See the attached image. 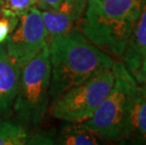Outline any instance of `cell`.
<instances>
[{
    "mask_svg": "<svg viewBox=\"0 0 146 145\" xmlns=\"http://www.w3.org/2000/svg\"><path fill=\"white\" fill-rule=\"evenodd\" d=\"M2 5H3V0H0V13H1V9H2Z\"/></svg>",
    "mask_w": 146,
    "mask_h": 145,
    "instance_id": "18",
    "label": "cell"
},
{
    "mask_svg": "<svg viewBox=\"0 0 146 145\" xmlns=\"http://www.w3.org/2000/svg\"><path fill=\"white\" fill-rule=\"evenodd\" d=\"M114 83L92 118L82 122L104 141H121L125 137L130 103L138 86L123 61L113 65Z\"/></svg>",
    "mask_w": 146,
    "mask_h": 145,
    "instance_id": "4",
    "label": "cell"
},
{
    "mask_svg": "<svg viewBox=\"0 0 146 145\" xmlns=\"http://www.w3.org/2000/svg\"><path fill=\"white\" fill-rule=\"evenodd\" d=\"M29 138L27 125L17 120L0 118V145H26Z\"/></svg>",
    "mask_w": 146,
    "mask_h": 145,
    "instance_id": "12",
    "label": "cell"
},
{
    "mask_svg": "<svg viewBox=\"0 0 146 145\" xmlns=\"http://www.w3.org/2000/svg\"><path fill=\"white\" fill-rule=\"evenodd\" d=\"M88 0H63L54 10H40L47 30L49 42L70 32L79 24Z\"/></svg>",
    "mask_w": 146,
    "mask_h": 145,
    "instance_id": "7",
    "label": "cell"
},
{
    "mask_svg": "<svg viewBox=\"0 0 146 145\" xmlns=\"http://www.w3.org/2000/svg\"><path fill=\"white\" fill-rule=\"evenodd\" d=\"M143 0H88L82 34L111 58L122 60Z\"/></svg>",
    "mask_w": 146,
    "mask_h": 145,
    "instance_id": "2",
    "label": "cell"
},
{
    "mask_svg": "<svg viewBox=\"0 0 146 145\" xmlns=\"http://www.w3.org/2000/svg\"><path fill=\"white\" fill-rule=\"evenodd\" d=\"M63 0H38L37 8L40 10H54L57 9Z\"/></svg>",
    "mask_w": 146,
    "mask_h": 145,
    "instance_id": "17",
    "label": "cell"
},
{
    "mask_svg": "<svg viewBox=\"0 0 146 145\" xmlns=\"http://www.w3.org/2000/svg\"><path fill=\"white\" fill-rule=\"evenodd\" d=\"M133 76L135 77L137 83L146 89V57L142 60L141 66L139 67L138 71Z\"/></svg>",
    "mask_w": 146,
    "mask_h": 145,
    "instance_id": "16",
    "label": "cell"
},
{
    "mask_svg": "<svg viewBox=\"0 0 146 145\" xmlns=\"http://www.w3.org/2000/svg\"><path fill=\"white\" fill-rule=\"evenodd\" d=\"M51 65L49 44L20 69L12 112L27 126L43 122L50 106Z\"/></svg>",
    "mask_w": 146,
    "mask_h": 145,
    "instance_id": "3",
    "label": "cell"
},
{
    "mask_svg": "<svg viewBox=\"0 0 146 145\" xmlns=\"http://www.w3.org/2000/svg\"><path fill=\"white\" fill-rule=\"evenodd\" d=\"M37 5L38 0H3L0 14L19 18Z\"/></svg>",
    "mask_w": 146,
    "mask_h": 145,
    "instance_id": "13",
    "label": "cell"
},
{
    "mask_svg": "<svg viewBox=\"0 0 146 145\" xmlns=\"http://www.w3.org/2000/svg\"><path fill=\"white\" fill-rule=\"evenodd\" d=\"M146 57V0H143L130 40L122 58L123 63L133 75Z\"/></svg>",
    "mask_w": 146,
    "mask_h": 145,
    "instance_id": "10",
    "label": "cell"
},
{
    "mask_svg": "<svg viewBox=\"0 0 146 145\" xmlns=\"http://www.w3.org/2000/svg\"><path fill=\"white\" fill-rule=\"evenodd\" d=\"M113 83V67L95 73L82 83L69 89L52 102L51 115L65 122L87 121L92 118L107 97Z\"/></svg>",
    "mask_w": 146,
    "mask_h": 145,
    "instance_id": "5",
    "label": "cell"
},
{
    "mask_svg": "<svg viewBox=\"0 0 146 145\" xmlns=\"http://www.w3.org/2000/svg\"><path fill=\"white\" fill-rule=\"evenodd\" d=\"M19 18L0 14V44H4L9 36L16 27Z\"/></svg>",
    "mask_w": 146,
    "mask_h": 145,
    "instance_id": "14",
    "label": "cell"
},
{
    "mask_svg": "<svg viewBox=\"0 0 146 145\" xmlns=\"http://www.w3.org/2000/svg\"><path fill=\"white\" fill-rule=\"evenodd\" d=\"M48 44L47 30L37 7L19 17L16 27L4 42L9 56L20 69Z\"/></svg>",
    "mask_w": 146,
    "mask_h": 145,
    "instance_id": "6",
    "label": "cell"
},
{
    "mask_svg": "<svg viewBox=\"0 0 146 145\" xmlns=\"http://www.w3.org/2000/svg\"><path fill=\"white\" fill-rule=\"evenodd\" d=\"M122 142L146 144V89L139 84L130 103Z\"/></svg>",
    "mask_w": 146,
    "mask_h": 145,
    "instance_id": "9",
    "label": "cell"
},
{
    "mask_svg": "<svg viewBox=\"0 0 146 145\" xmlns=\"http://www.w3.org/2000/svg\"><path fill=\"white\" fill-rule=\"evenodd\" d=\"M50 104L69 89L101 71L112 68L113 58L92 44L77 26L49 42Z\"/></svg>",
    "mask_w": 146,
    "mask_h": 145,
    "instance_id": "1",
    "label": "cell"
},
{
    "mask_svg": "<svg viewBox=\"0 0 146 145\" xmlns=\"http://www.w3.org/2000/svg\"><path fill=\"white\" fill-rule=\"evenodd\" d=\"M103 141L83 122H66L60 130L56 131V143L60 145H98Z\"/></svg>",
    "mask_w": 146,
    "mask_h": 145,
    "instance_id": "11",
    "label": "cell"
},
{
    "mask_svg": "<svg viewBox=\"0 0 146 145\" xmlns=\"http://www.w3.org/2000/svg\"><path fill=\"white\" fill-rule=\"evenodd\" d=\"M27 144L33 145H51L56 143V131H41L35 132L33 134L29 133V138L27 140Z\"/></svg>",
    "mask_w": 146,
    "mask_h": 145,
    "instance_id": "15",
    "label": "cell"
},
{
    "mask_svg": "<svg viewBox=\"0 0 146 145\" xmlns=\"http://www.w3.org/2000/svg\"><path fill=\"white\" fill-rule=\"evenodd\" d=\"M19 76L20 68L9 56L4 44H0V118L11 115Z\"/></svg>",
    "mask_w": 146,
    "mask_h": 145,
    "instance_id": "8",
    "label": "cell"
}]
</instances>
